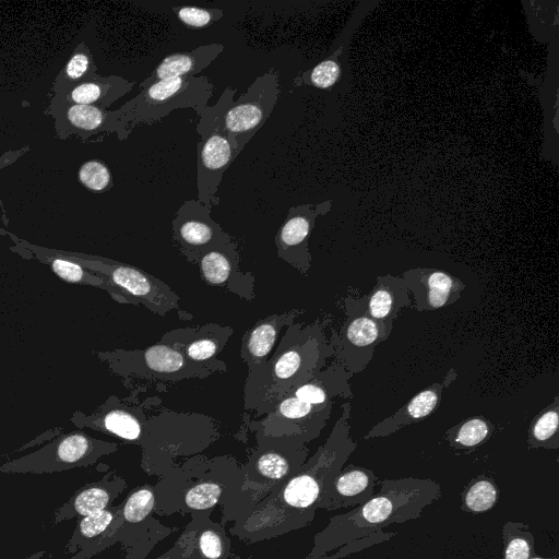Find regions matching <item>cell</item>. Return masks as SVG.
<instances>
[{
    "label": "cell",
    "mask_w": 559,
    "mask_h": 559,
    "mask_svg": "<svg viewBox=\"0 0 559 559\" xmlns=\"http://www.w3.org/2000/svg\"><path fill=\"white\" fill-rule=\"evenodd\" d=\"M530 559H558L557 557H549V558H546V557H539V556H532Z\"/></svg>",
    "instance_id": "7bdbcfd3"
},
{
    "label": "cell",
    "mask_w": 559,
    "mask_h": 559,
    "mask_svg": "<svg viewBox=\"0 0 559 559\" xmlns=\"http://www.w3.org/2000/svg\"><path fill=\"white\" fill-rule=\"evenodd\" d=\"M341 69L332 58L316 66L312 70L298 75L293 85L310 84L318 88L331 87L340 76Z\"/></svg>",
    "instance_id": "74e56055"
},
{
    "label": "cell",
    "mask_w": 559,
    "mask_h": 559,
    "mask_svg": "<svg viewBox=\"0 0 559 559\" xmlns=\"http://www.w3.org/2000/svg\"><path fill=\"white\" fill-rule=\"evenodd\" d=\"M409 293L414 295L415 309L418 311L440 309L456 301L465 285L450 273L417 267L402 275Z\"/></svg>",
    "instance_id": "ffe728a7"
},
{
    "label": "cell",
    "mask_w": 559,
    "mask_h": 559,
    "mask_svg": "<svg viewBox=\"0 0 559 559\" xmlns=\"http://www.w3.org/2000/svg\"><path fill=\"white\" fill-rule=\"evenodd\" d=\"M301 313L302 309H292L281 314H272L258 320L245 332L240 357L248 366V371L271 357L281 331L293 324Z\"/></svg>",
    "instance_id": "cb8c5ba5"
},
{
    "label": "cell",
    "mask_w": 559,
    "mask_h": 559,
    "mask_svg": "<svg viewBox=\"0 0 559 559\" xmlns=\"http://www.w3.org/2000/svg\"><path fill=\"white\" fill-rule=\"evenodd\" d=\"M211 210L198 200H187L171 222L174 240L192 264H197L204 251L233 241V238L211 217Z\"/></svg>",
    "instance_id": "5bb4252c"
},
{
    "label": "cell",
    "mask_w": 559,
    "mask_h": 559,
    "mask_svg": "<svg viewBox=\"0 0 559 559\" xmlns=\"http://www.w3.org/2000/svg\"><path fill=\"white\" fill-rule=\"evenodd\" d=\"M234 330L228 325L206 323L199 326L177 328L165 333L160 343L179 350L189 361L209 368L213 373L225 372V361L217 358Z\"/></svg>",
    "instance_id": "9a60e30c"
},
{
    "label": "cell",
    "mask_w": 559,
    "mask_h": 559,
    "mask_svg": "<svg viewBox=\"0 0 559 559\" xmlns=\"http://www.w3.org/2000/svg\"><path fill=\"white\" fill-rule=\"evenodd\" d=\"M440 496V485L432 479L406 477L382 480L380 490L365 503L330 518L328 525L314 536L313 547L307 557H323L390 524L418 519L423 510Z\"/></svg>",
    "instance_id": "277c9868"
},
{
    "label": "cell",
    "mask_w": 559,
    "mask_h": 559,
    "mask_svg": "<svg viewBox=\"0 0 559 559\" xmlns=\"http://www.w3.org/2000/svg\"><path fill=\"white\" fill-rule=\"evenodd\" d=\"M119 444L96 439L82 430L58 435L40 449L0 465L1 473L46 474L87 467L116 452Z\"/></svg>",
    "instance_id": "30bf717a"
},
{
    "label": "cell",
    "mask_w": 559,
    "mask_h": 559,
    "mask_svg": "<svg viewBox=\"0 0 559 559\" xmlns=\"http://www.w3.org/2000/svg\"><path fill=\"white\" fill-rule=\"evenodd\" d=\"M503 559H530L534 552V535L527 524L508 521L502 527Z\"/></svg>",
    "instance_id": "d590c367"
},
{
    "label": "cell",
    "mask_w": 559,
    "mask_h": 559,
    "mask_svg": "<svg viewBox=\"0 0 559 559\" xmlns=\"http://www.w3.org/2000/svg\"><path fill=\"white\" fill-rule=\"evenodd\" d=\"M242 464L229 454H195L178 464L154 485L157 515L210 512L222 507L224 522L239 515Z\"/></svg>",
    "instance_id": "3957f363"
},
{
    "label": "cell",
    "mask_w": 559,
    "mask_h": 559,
    "mask_svg": "<svg viewBox=\"0 0 559 559\" xmlns=\"http://www.w3.org/2000/svg\"><path fill=\"white\" fill-rule=\"evenodd\" d=\"M333 402L311 404L284 395L260 420L250 421L254 433L296 438L308 443L318 438L330 419Z\"/></svg>",
    "instance_id": "7c38bea8"
},
{
    "label": "cell",
    "mask_w": 559,
    "mask_h": 559,
    "mask_svg": "<svg viewBox=\"0 0 559 559\" xmlns=\"http://www.w3.org/2000/svg\"><path fill=\"white\" fill-rule=\"evenodd\" d=\"M350 403H344L326 441L300 468L263 500L240 515L231 535L252 544L308 526L325 486L357 448L350 437Z\"/></svg>",
    "instance_id": "6da1fadb"
},
{
    "label": "cell",
    "mask_w": 559,
    "mask_h": 559,
    "mask_svg": "<svg viewBox=\"0 0 559 559\" xmlns=\"http://www.w3.org/2000/svg\"><path fill=\"white\" fill-rule=\"evenodd\" d=\"M305 559H328V556H323V557H319V558H308V557H306Z\"/></svg>",
    "instance_id": "ee69618b"
},
{
    "label": "cell",
    "mask_w": 559,
    "mask_h": 559,
    "mask_svg": "<svg viewBox=\"0 0 559 559\" xmlns=\"http://www.w3.org/2000/svg\"><path fill=\"white\" fill-rule=\"evenodd\" d=\"M177 19L189 28L199 29L221 20L224 15L221 9H210L192 5L173 8Z\"/></svg>",
    "instance_id": "f35d334b"
},
{
    "label": "cell",
    "mask_w": 559,
    "mask_h": 559,
    "mask_svg": "<svg viewBox=\"0 0 559 559\" xmlns=\"http://www.w3.org/2000/svg\"><path fill=\"white\" fill-rule=\"evenodd\" d=\"M93 55L84 41L79 44L53 82L55 95L64 96L76 84L97 75Z\"/></svg>",
    "instance_id": "1f68e13d"
},
{
    "label": "cell",
    "mask_w": 559,
    "mask_h": 559,
    "mask_svg": "<svg viewBox=\"0 0 559 559\" xmlns=\"http://www.w3.org/2000/svg\"><path fill=\"white\" fill-rule=\"evenodd\" d=\"M353 376L354 373L347 371L341 364L333 361L286 394L311 404L332 403L333 399L337 396L353 397L349 384V379Z\"/></svg>",
    "instance_id": "484cf974"
},
{
    "label": "cell",
    "mask_w": 559,
    "mask_h": 559,
    "mask_svg": "<svg viewBox=\"0 0 559 559\" xmlns=\"http://www.w3.org/2000/svg\"><path fill=\"white\" fill-rule=\"evenodd\" d=\"M127 488V481L115 472H108L97 481L87 483L56 510L53 524L71 519H80L102 511L110 506Z\"/></svg>",
    "instance_id": "44dd1931"
},
{
    "label": "cell",
    "mask_w": 559,
    "mask_h": 559,
    "mask_svg": "<svg viewBox=\"0 0 559 559\" xmlns=\"http://www.w3.org/2000/svg\"><path fill=\"white\" fill-rule=\"evenodd\" d=\"M376 480L372 471L349 464L325 486L318 509L333 511L362 504L376 493Z\"/></svg>",
    "instance_id": "7402d4cb"
},
{
    "label": "cell",
    "mask_w": 559,
    "mask_h": 559,
    "mask_svg": "<svg viewBox=\"0 0 559 559\" xmlns=\"http://www.w3.org/2000/svg\"><path fill=\"white\" fill-rule=\"evenodd\" d=\"M69 254L98 276L110 288L111 298L120 304L142 305L159 316L179 309V296L166 283L138 266L98 255Z\"/></svg>",
    "instance_id": "ba28073f"
},
{
    "label": "cell",
    "mask_w": 559,
    "mask_h": 559,
    "mask_svg": "<svg viewBox=\"0 0 559 559\" xmlns=\"http://www.w3.org/2000/svg\"><path fill=\"white\" fill-rule=\"evenodd\" d=\"M45 550H38L37 552L33 554L32 556L25 558V559H41L45 556Z\"/></svg>",
    "instance_id": "b9f144b4"
},
{
    "label": "cell",
    "mask_w": 559,
    "mask_h": 559,
    "mask_svg": "<svg viewBox=\"0 0 559 559\" xmlns=\"http://www.w3.org/2000/svg\"><path fill=\"white\" fill-rule=\"evenodd\" d=\"M214 86L207 76H181L156 82L118 108L126 139L135 127L153 124L178 108L203 115Z\"/></svg>",
    "instance_id": "52a82bcc"
},
{
    "label": "cell",
    "mask_w": 559,
    "mask_h": 559,
    "mask_svg": "<svg viewBox=\"0 0 559 559\" xmlns=\"http://www.w3.org/2000/svg\"><path fill=\"white\" fill-rule=\"evenodd\" d=\"M237 88L227 86L214 106H206L199 118L197 133L200 138L218 130L233 139L238 154L262 128L272 114L280 93L278 73L270 69L258 76L237 100Z\"/></svg>",
    "instance_id": "5b68a950"
},
{
    "label": "cell",
    "mask_w": 559,
    "mask_h": 559,
    "mask_svg": "<svg viewBox=\"0 0 559 559\" xmlns=\"http://www.w3.org/2000/svg\"><path fill=\"white\" fill-rule=\"evenodd\" d=\"M453 380L433 383L412 397L393 415L372 427L365 439L389 436L400 428L427 418L440 404L443 389Z\"/></svg>",
    "instance_id": "4316f807"
},
{
    "label": "cell",
    "mask_w": 559,
    "mask_h": 559,
    "mask_svg": "<svg viewBox=\"0 0 559 559\" xmlns=\"http://www.w3.org/2000/svg\"><path fill=\"white\" fill-rule=\"evenodd\" d=\"M499 498V489L493 479L479 475L471 480L462 492L461 509L471 513H483L491 510Z\"/></svg>",
    "instance_id": "e575fe53"
},
{
    "label": "cell",
    "mask_w": 559,
    "mask_h": 559,
    "mask_svg": "<svg viewBox=\"0 0 559 559\" xmlns=\"http://www.w3.org/2000/svg\"><path fill=\"white\" fill-rule=\"evenodd\" d=\"M330 203L304 204L290 207L275 236L277 257L304 275L311 266L308 238L318 215L329 210Z\"/></svg>",
    "instance_id": "ac0fdd59"
},
{
    "label": "cell",
    "mask_w": 559,
    "mask_h": 559,
    "mask_svg": "<svg viewBox=\"0 0 559 559\" xmlns=\"http://www.w3.org/2000/svg\"><path fill=\"white\" fill-rule=\"evenodd\" d=\"M155 511L154 485L133 488L120 503L121 524L114 535V543H120L123 559H145L150 551L178 528L160 523Z\"/></svg>",
    "instance_id": "8fae6325"
},
{
    "label": "cell",
    "mask_w": 559,
    "mask_h": 559,
    "mask_svg": "<svg viewBox=\"0 0 559 559\" xmlns=\"http://www.w3.org/2000/svg\"><path fill=\"white\" fill-rule=\"evenodd\" d=\"M203 282L210 286L225 288L251 301L254 298V276L240 269V255L233 241L204 251L197 264Z\"/></svg>",
    "instance_id": "d6986e66"
},
{
    "label": "cell",
    "mask_w": 559,
    "mask_h": 559,
    "mask_svg": "<svg viewBox=\"0 0 559 559\" xmlns=\"http://www.w3.org/2000/svg\"><path fill=\"white\" fill-rule=\"evenodd\" d=\"M559 396L539 412L531 421L527 435L530 448L551 449L559 448Z\"/></svg>",
    "instance_id": "836d02e7"
},
{
    "label": "cell",
    "mask_w": 559,
    "mask_h": 559,
    "mask_svg": "<svg viewBox=\"0 0 559 559\" xmlns=\"http://www.w3.org/2000/svg\"><path fill=\"white\" fill-rule=\"evenodd\" d=\"M134 84V81H129L122 76H100L97 74L76 84L61 97L72 104L92 105L106 109L131 92Z\"/></svg>",
    "instance_id": "f1b7e54d"
},
{
    "label": "cell",
    "mask_w": 559,
    "mask_h": 559,
    "mask_svg": "<svg viewBox=\"0 0 559 559\" xmlns=\"http://www.w3.org/2000/svg\"><path fill=\"white\" fill-rule=\"evenodd\" d=\"M121 524L120 503L78 519L66 552L75 555L88 550L94 556L115 545L114 535Z\"/></svg>",
    "instance_id": "603a6c76"
},
{
    "label": "cell",
    "mask_w": 559,
    "mask_h": 559,
    "mask_svg": "<svg viewBox=\"0 0 559 559\" xmlns=\"http://www.w3.org/2000/svg\"><path fill=\"white\" fill-rule=\"evenodd\" d=\"M1 167H2V166H1V160H0V168H1Z\"/></svg>",
    "instance_id": "f6af8a7d"
},
{
    "label": "cell",
    "mask_w": 559,
    "mask_h": 559,
    "mask_svg": "<svg viewBox=\"0 0 559 559\" xmlns=\"http://www.w3.org/2000/svg\"><path fill=\"white\" fill-rule=\"evenodd\" d=\"M236 142L215 130L198 142L197 189L198 201L212 209L218 205L217 189L223 175L238 156Z\"/></svg>",
    "instance_id": "e0dca14e"
},
{
    "label": "cell",
    "mask_w": 559,
    "mask_h": 559,
    "mask_svg": "<svg viewBox=\"0 0 559 559\" xmlns=\"http://www.w3.org/2000/svg\"><path fill=\"white\" fill-rule=\"evenodd\" d=\"M347 320L333 332L330 344L336 362L347 371L360 372L372 358L376 345L386 340L391 330L385 323L346 309Z\"/></svg>",
    "instance_id": "4fadbf2b"
},
{
    "label": "cell",
    "mask_w": 559,
    "mask_h": 559,
    "mask_svg": "<svg viewBox=\"0 0 559 559\" xmlns=\"http://www.w3.org/2000/svg\"><path fill=\"white\" fill-rule=\"evenodd\" d=\"M50 111L60 139L64 140L71 134H76L85 141L95 134L116 132L119 140H126L118 109L107 110L92 105L72 104L55 95Z\"/></svg>",
    "instance_id": "2e32d148"
},
{
    "label": "cell",
    "mask_w": 559,
    "mask_h": 559,
    "mask_svg": "<svg viewBox=\"0 0 559 559\" xmlns=\"http://www.w3.org/2000/svg\"><path fill=\"white\" fill-rule=\"evenodd\" d=\"M254 435L257 445L241 466L238 518L295 474L309 454L307 443L299 439Z\"/></svg>",
    "instance_id": "8992f818"
},
{
    "label": "cell",
    "mask_w": 559,
    "mask_h": 559,
    "mask_svg": "<svg viewBox=\"0 0 559 559\" xmlns=\"http://www.w3.org/2000/svg\"><path fill=\"white\" fill-rule=\"evenodd\" d=\"M24 246L25 250L31 252L29 257L48 265L59 278L72 284L94 286L110 294V288L98 276L74 260L69 252L29 243H24Z\"/></svg>",
    "instance_id": "4dcf8cb0"
},
{
    "label": "cell",
    "mask_w": 559,
    "mask_h": 559,
    "mask_svg": "<svg viewBox=\"0 0 559 559\" xmlns=\"http://www.w3.org/2000/svg\"><path fill=\"white\" fill-rule=\"evenodd\" d=\"M491 421L481 415L469 416L445 432V438L455 450L473 451L484 444L493 433Z\"/></svg>",
    "instance_id": "d6a6232c"
},
{
    "label": "cell",
    "mask_w": 559,
    "mask_h": 559,
    "mask_svg": "<svg viewBox=\"0 0 559 559\" xmlns=\"http://www.w3.org/2000/svg\"><path fill=\"white\" fill-rule=\"evenodd\" d=\"M78 178L87 190L102 193L112 187V176L108 166L99 159H90L79 169Z\"/></svg>",
    "instance_id": "8d00e7d4"
},
{
    "label": "cell",
    "mask_w": 559,
    "mask_h": 559,
    "mask_svg": "<svg viewBox=\"0 0 559 559\" xmlns=\"http://www.w3.org/2000/svg\"><path fill=\"white\" fill-rule=\"evenodd\" d=\"M109 370L123 380L175 383L188 379H205L213 372L186 359L176 348L157 342L144 349L98 352Z\"/></svg>",
    "instance_id": "9c48e42d"
},
{
    "label": "cell",
    "mask_w": 559,
    "mask_h": 559,
    "mask_svg": "<svg viewBox=\"0 0 559 559\" xmlns=\"http://www.w3.org/2000/svg\"><path fill=\"white\" fill-rule=\"evenodd\" d=\"M360 301L366 302L365 309L355 308L347 302H345V307L385 323L391 331L400 310L411 306L409 292L403 277L390 274L379 275L371 294Z\"/></svg>",
    "instance_id": "d4e9b609"
},
{
    "label": "cell",
    "mask_w": 559,
    "mask_h": 559,
    "mask_svg": "<svg viewBox=\"0 0 559 559\" xmlns=\"http://www.w3.org/2000/svg\"><path fill=\"white\" fill-rule=\"evenodd\" d=\"M193 532L188 523L171 548L156 559H194Z\"/></svg>",
    "instance_id": "ab89813d"
},
{
    "label": "cell",
    "mask_w": 559,
    "mask_h": 559,
    "mask_svg": "<svg viewBox=\"0 0 559 559\" xmlns=\"http://www.w3.org/2000/svg\"><path fill=\"white\" fill-rule=\"evenodd\" d=\"M210 512H192L189 522L193 532L194 559H230L231 540L223 524L210 519Z\"/></svg>",
    "instance_id": "f546056e"
},
{
    "label": "cell",
    "mask_w": 559,
    "mask_h": 559,
    "mask_svg": "<svg viewBox=\"0 0 559 559\" xmlns=\"http://www.w3.org/2000/svg\"><path fill=\"white\" fill-rule=\"evenodd\" d=\"M324 322H294L286 328L271 357L248 371L243 407L264 416L292 389L311 379L333 356Z\"/></svg>",
    "instance_id": "7a4b0ae2"
},
{
    "label": "cell",
    "mask_w": 559,
    "mask_h": 559,
    "mask_svg": "<svg viewBox=\"0 0 559 559\" xmlns=\"http://www.w3.org/2000/svg\"><path fill=\"white\" fill-rule=\"evenodd\" d=\"M94 555L88 550H81L70 559H91Z\"/></svg>",
    "instance_id": "60d3db41"
},
{
    "label": "cell",
    "mask_w": 559,
    "mask_h": 559,
    "mask_svg": "<svg viewBox=\"0 0 559 559\" xmlns=\"http://www.w3.org/2000/svg\"><path fill=\"white\" fill-rule=\"evenodd\" d=\"M224 45L207 44L193 50L173 53L164 58L152 73L140 83V91L163 80L195 76L223 52Z\"/></svg>",
    "instance_id": "83f0119b"
}]
</instances>
